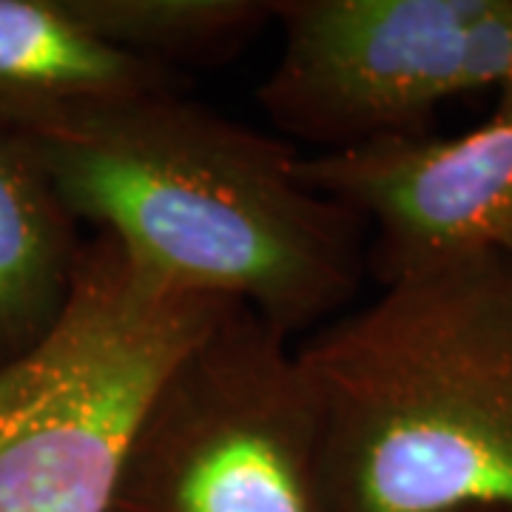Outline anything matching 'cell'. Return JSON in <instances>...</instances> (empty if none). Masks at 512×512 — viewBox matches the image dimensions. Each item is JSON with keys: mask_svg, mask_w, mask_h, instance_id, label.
Wrapping results in <instances>:
<instances>
[{"mask_svg": "<svg viewBox=\"0 0 512 512\" xmlns=\"http://www.w3.org/2000/svg\"><path fill=\"white\" fill-rule=\"evenodd\" d=\"M77 222L185 291L282 333L339 316L365 271V222L299 174L288 143L180 94L20 137Z\"/></svg>", "mask_w": 512, "mask_h": 512, "instance_id": "cell-1", "label": "cell"}, {"mask_svg": "<svg viewBox=\"0 0 512 512\" xmlns=\"http://www.w3.org/2000/svg\"><path fill=\"white\" fill-rule=\"evenodd\" d=\"M282 52L259 89L319 151L421 134L444 100L512 94V0H274Z\"/></svg>", "mask_w": 512, "mask_h": 512, "instance_id": "cell-5", "label": "cell"}, {"mask_svg": "<svg viewBox=\"0 0 512 512\" xmlns=\"http://www.w3.org/2000/svg\"><path fill=\"white\" fill-rule=\"evenodd\" d=\"M288 339L228 305L148 399L114 512H328L319 419Z\"/></svg>", "mask_w": 512, "mask_h": 512, "instance_id": "cell-4", "label": "cell"}, {"mask_svg": "<svg viewBox=\"0 0 512 512\" xmlns=\"http://www.w3.org/2000/svg\"><path fill=\"white\" fill-rule=\"evenodd\" d=\"M228 305L86 239L63 319L0 370V512H114L148 399Z\"/></svg>", "mask_w": 512, "mask_h": 512, "instance_id": "cell-3", "label": "cell"}, {"mask_svg": "<svg viewBox=\"0 0 512 512\" xmlns=\"http://www.w3.org/2000/svg\"><path fill=\"white\" fill-rule=\"evenodd\" d=\"M328 512H512V256L382 285L296 345Z\"/></svg>", "mask_w": 512, "mask_h": 512, "instance_id": "cell-2", "label": "cell"}, {"mask_svg": "<svg viewBox=\"0 0 512 512\" xmlns=\"http://www.w3.org/2000/svg\"><path fill=\"white\" fill-rule=\"evenodd\" d=\"M69 6L109 46L171 72L180 63L237 55L276 20L271 0H69Z\"/></svg>", "mask_w": 512, "mask_h": 512, "instance_id": "cell-9", "label": "cell"}, {"mask_svg": "<svg viewBox=\"0 0 512 512\" xmlns=\"http://www.w3.org/2000/svg\"><path fill=\"white\" fill-rule=\"evenodd\" d=\"M302 180L373 222L382 285L512 234V94L458 137H384L299 160Z\"/></svg>", "mask_w": 512, "mask_h": 512, "instance_id": "cell-6", "label": "cell"}, {"mask_svg": "<svg viewBox=\"0 0 512 512\" xmlns=\"http://www.w3.org/2000/svg\"><path fill=\"white\" fill-rule=\"evenodd\" d=\"M470 512H495V510H470Z\"/></svg>", "mask_w": 512, "mask_h": 512, "instance_id": "cell-11", "label": "cell"}, {"mask_svg": "<svg viewBox=\"0 0 512 512\" xmlns=\"http://www.w3.org/2000/svg\"><path fill=\"white\" fill-rule=\"evenodd\" d=\"M180 72L109 46L69 0H0V128L18 137L174 94Z\"/></svg>", "mask_w": 512, "mask_h": 512, "instance_id": "cell-7", "label": "cell"}, {"mask_svg": "<svg viewBox=\"0 0 512 512\" xmlns=\"http://www.w3.org/2000/svg\"><path fill=\"white\" fill-rule=\"evenodd\" d=\"M86 239L18 134L0 128V370L20 362L69 308Z\"/></svg>", "mask_w": 512, "mask_h": 512, "instance_id": "cell-8", "label": "cell"}, {"mask_svg": "<svg viewBox=\"0 0 512 512\" xmlns=\"http://www.w3.org/2000/svg\"><path fill=\"white\" fill-rule=\"evenodd\" d=\"M501 251H507V254L512 256V234L507 239H504V245H501Z\"/></svg>", "mask_w": 512, "mask_h": 512, "instance_id": "cell-10", "label": "cell"}]
</instances>
